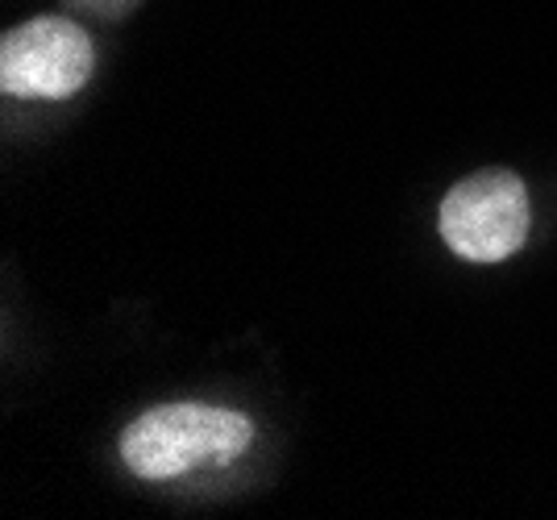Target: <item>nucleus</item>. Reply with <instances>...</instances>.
I'll use <instances>...</instances> for the list:
<instances>
[{
    "instance_id": "obj_2",
    "label": "nucleus",
    "mask_w": 557,
    "mask_h": 520,
    "mask_svg": "<svg viewBox=\"0 0 557 520\" xmlns=\"http://www.w3.org/2000/svg\"><path fill=\"white\" fill-rule=\"evenodd\" d=\"M529 191L511 171H479L442 200L445 246L466 262H499L529 237Z\"/></svg>"
},
{
    "instance_id": "obj_1",
    "label": "nucleus",
    "mask_w": 557,
    "mask_h": 520,
    "mask_svg": "<svg viewBox=\"0 0 557 520\" xmlns=\"http://www.w3.org/2000/svg\"><path fill=\"white\" fill-rule=\"evenodd\" d=\"M255 442V425L233 408L163 404L121 433V458L138 479H180L200 467L233 462Z\"/></svg>"
},
{
    "instance_id": "obj_3",
    "label": "nucleus",
    "mask_w": 557,
    "mask_h": 520,
    "mask_svg": "<svg viewBox=\"0 0 557 520\" xmlns=\"http://www.w3.org/2000/svg\"><path fill=\"white\" fill-rule=\"evenodd\" d=\"M92 38L67 17H38L4 34L0 88L25 100H63L92 75Z\"/></svg>"
}]
</instances>
